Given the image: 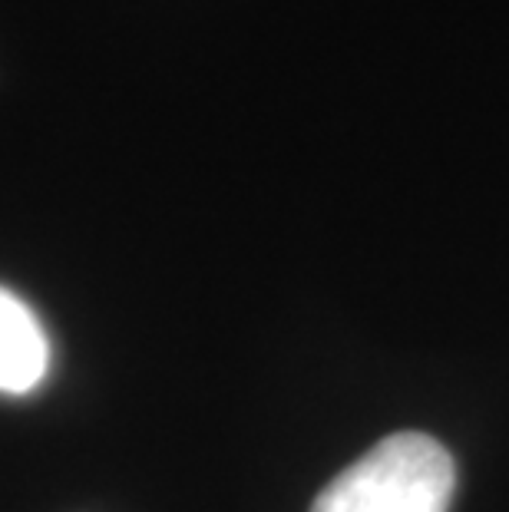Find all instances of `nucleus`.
Listing matches in <instances>:
<instances>
[{
    "instance_id": "obj_1",
    "label": "nucleus",
    "mask_w": 509,
    "mask_h": 512,
    "mask_svg": "<svg viewBox=\"0 0 509 512\" xmlns=\"http://www.w3.org/2000/svg\"><path fill=\"white\" fill-rule=\"evenodd\" d=\"M453 460L424 433H394L331 479L311 512H447Z\"/></svg>"
},
{
    "instance_id": "obj_2",
    "label": "nucleus",
    "mask_w": 509,
    "mask_h": 512,
    "mask_svg": "<svg viewBox=\"0 0 509 512\" xmlns=\"http://www.w3.org/2000/svg\"><path fill=\"white\" fill-rule=\"evenodd\" d=\"M50 370V341L37 314L0 288V394H30Z\"/></svg>"
}]
</instances>
